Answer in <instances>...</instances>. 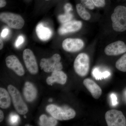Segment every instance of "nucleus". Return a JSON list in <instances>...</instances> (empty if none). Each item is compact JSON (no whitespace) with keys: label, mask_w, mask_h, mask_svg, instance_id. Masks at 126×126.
Segmentation results:
<instances>
[{"label":"nucleus","mask_w":126,"mask_h":126,"mask_svg":"<svg viewBox=\"0 0 126 126\" xmlns=\"http://www.w3.org/2000/svg\"><path fill=\"white\" fill-rule=\"evenodd\" d=\"M82 23L79 21H70L63 24L59 28L58 32L60 35L75 32L81 29Z\"/></svg>","instance_id":"12"},{"label":"nucleus","mask_w":126,"mask_h":126,"mask_svg":"<svg viewBox=\"0 0 126 126\" xmlns=\"http://www.w3.org/2000/svg\"><path fill=\"white\" fill-rule=\"evenodd\" d=\"M49 102H52V99H50L49 100Z\"/></svg>","instance_id":"33"},{"label":"nucleus","mask_w":126,"mask_h":126,"mask_svg":"<svg viewBox=\"0 0 126 126\" xmlns=\"http://www.w3.org/2000/svg\"><path fill=\"white\" fill-rule=\"evenodd\" d=\"M77 13L82 19L85 20H89L91 15L86 10V7L81 4H78L76 5Z\"/></svg>","instance_id":"19"},{"label":"nucleus","mask_w":126,"mask_h":126,"mask_svg":"<svg viewBox=\"0 0 126 126\" xmlns=\"http://www.w3.org/2000/svg\"><path fill=\"white\" fill-rule=\"evenodd\" d=\"M6 4V2L5 0H0V7L2 8L5 6Z\"/></svg>","instance_id":"30"},{"label":"nucleus","mask_w":126,"mask_h":126,"mask_svg":"<svg viewBox=\"0 0 126 126\" xmlns=\"http://www.w3.org/2000/svg\"><path fill=\"white\" fill-rule=\"evenodd\" d=\"M36 32L39 38L43 41L49 39L53 34L52 30L45 26L42 23H39L36 26Z\"/></svg>","instance_id":"16"},{"label":"nucleus","mask_w":126,"mask_h":126,"mask_svg":"<svg viewBox=\"0 0 126 126\" xmlns=\"http://www.w3.org/2000/svg\"><path fill=\"white\" fill-rule=\"evenodd\" d=\"M0 19L12 29L20 30L24 25V19L20 15L16 14L2 12L0 14Z\"/></svg>","instance_id":"6"},{"label":"nucleus","mask_w":126,"mask_h":126,"mask_svg":"<svg viewBox=\"0 0 126 126\" xmlns=\"http://www.w3.org/2000/svg\"><path fill=\"white\" fill-rule=\"evenodd\" d=\"M81 4L86 8L93 10L94 8V5L92 0H81Z\"/></svg>","instance_id":"23"},{"label":"nucleus","mask_w":126,"mask_h":126,"mask_svg":"<svg viewBox=\"0 0 126 126\" xmlns=\"http://www.w3.org/2000/svg\"><path fill=\"white\" fill-rule=\"evenodd\" d=\"M9 30L7 28H5L2 30L0 34V37L2 38H5L8 35L9 33Z\"/></svg>","instance_id":"27"},{"label":"nucleus","mask_w":126,"mask_h":126,"mask_svg":"<svg viewBox=\"0 0 126 126\" xmlns=\"http://www.w3.org/2000/svg\"><path fill=\"white\" fill-rule=\"evenodd\" d=\"M84 45L83 41L79 39H66L63 41L62 44L64 50L69 52L79 51L83 48Z\"/></svg>","instance_id":"10"},{"label":"nucleus","mask_w":126,"mask_h":126,"mask_svg":"<svg viewBox=\"0 0 126 126\" xmlns=\"http://www.w3.org/2000/svg\"><path fill=\"white\" fill-rule=\"evenodd\" d=\"M64 9L65 12H70V11L72 10V5L70 3H67L64 6Z\"/></svg>","instance_id":"29"},{"label":"nucleus","mask_w":126,"mask_h":126,"mask_svg":"<svg viewBox=\"0 0 126 126\" xmlns=\"http://www.w3.org/2000/svg\"><path fill=\"white\" fill-rule=\"evenodd\" d=\"M112 28L115 31L122 32L126 30V7L117 6L111 16Z\"/></svg>","instance_id":"2"},{"label":"nucleus","mask_w":126,"mask_h":126,"mask_svg":"<svg viewBox=\"0 0 126 126\" xmlns=\"http://www.w3.org/2000/svg\"><path fill=\"white\" fill-rule=\"evenodd\" d=\"M126 52V45L121 41L111 43L106 46L104 52L108 56H117Z\"/></svg>","instance_id":"9"},{"label":"nucleus","mask_w":126,"mask_h":126,"mask_svg":"<svg viewBox=\"0 0 126 126\" xmlns=\"http://www.w3.org/2000/svg\"><path fill=\"white\" fill-rule=\"evenodd\" d=\"M37 90L33 84L29 82H26L23 89V94L27 102H33L37 96Z\"/></svg>","instance_id":"14"},{"label":"nucleus","mask_w":126,"mask_h":126,"mask_svg":"<svg viewBox=\"0 0 126 126\" xmlns=\"http://www.w3.org/2000/svg\"><path fill=\"white\" fill-rule=\"evenodd\" d=\"M111 98L112 99V103L113 106H115L117 104V97L114 94H112L111 95Z\"/></svg>","instance_id":"28"},{"label":"nucleus","mask_w":126,"mask_h":126,"mask_svg":"<svg viewBox=\"0 0 126 126\" xmlns=\"http://www.w3.org/2000/svg\"><path fill=\"white\" fill-rule=\"evenodd\" d=\"M83 84L94 99H98L101 97L102 94L101 88L92 79H85L84 80Z\"/></svg>","instance_id":"13"},{"label":"nucleus","mask_w":126,"mask_h":126,"mask_svg":"<svg viewBox=\"0 0 126 126\" xmlns=\"http://www.w3.org/2000/svg\"><path fill=\"white\" fill-rule=\"evenodd\" d=\"M19 117L17 115L11 114L10 116V122L11 124H16L18 123Z\"/></svg>","instance_id":"24"},{"label":"nucleus","mask_w":126,"mask_h":126,"mask_svg":"<svg viewBox=\"0 0 126 126\" xmlns=\"http://www.w3.org/2000/svg\"><path fill=\"white\" fill-rule=\"evenodd\" d=\"M6 63L7 67L12 69L17 75L23 76L24 75L23 65L16 56L14 55L8 56L6 59Z\"/></svg>","instance_id":"11"},{"label":"nucleus","mask_w":126,"mask_h":126,"mask_svg":"<svg viewBox=\"0 0 126 126\" xmlns=\"http://www.w3.org/2000/svg\"><path fill=\"white\" fill-rule=\"evenodd\" d=\"M7 90L0 88V107L2 109H7L10 106L11 98Z\"/></svg>","instance_id":"17"},{"label":"nucleus","mask_w":126,"mask_h":126,"mask_svg":"<svg viewBox=\"0 0 126 126\" xmlns=\"http://www.w3.org/2000/svg\"><path fill=\"white\" fill-rule=\"evenodd\" d=\"M24 37L22 35H19L16 41L15 45V47L16 48H19L24 43Z\"/></svg>","instance_id":"26"},{"label":"nucleus","mask_w":126,"mask_h":126,"mask_svg":"<svg viewBox=\"0 0 126 126\" xmlns=\"http://www.w3.org/2000/svg\"><path fill=\"white\" fill-rule=\"evenodd\" d=\"M61 59L60 55L55 54L50 58L41 59L40 65L41 69L46 73H53L61 70L63 66L60 62Z\"/></svg>","instance_id":"4"},{"label":"nucleus","mask_w":126,"mask_h":126,"mask_svg":"<svg viewBox=\"0 0 126 126\" xmlns=\"http://www.w3.org/2000/svg\"><path fill=\"white\" fill-rule=\"evenodd\" d=\"M7 89L12 98L15 109L17 112L21 115L27 113L28 111V107L22 99L19 90L12 85H9Z\"/></svg>","instance_id":"3"},{"label":"nucleus","mask_w":126,"mask_h":126,"mask_svg":"<svg viewBox=\"0 0 126 126\" xmlns=\"http://www.w3.org/2000/svg\"><path fill=\"white\" fill-rule=\"evenodd\" d=\"M75 71L79 76L84 77L89 72L90 60L87 54L81 53L77 56L74 63Z\"/></svg>","instance_id":"5"},{"label":"nucleus","mask_w":126,"mask_h":126,"mask_svg":"<svg viewBox=\"0 0 126 126\" xmlns=\"http://www.w3.org/2000/svg\"><path fill=\"white\" fill-rule=\"evenodd\" d=\"M46 111L52 116L57 120L66 121L73 119L75 117V111L68 107H61L54 104H49L46 107Z\"/></svg>","instance_id":"1"},{"label":"nucleus","mask_w":126,"mask_h":126,"mask_svg":"<svg viewBox=\"0 0 126 126\" xmlns=\"http://www.w3.org/2000/svg\"><path fill=\"white\" fill-rule=\"evenodd\" d=\"M95 6L97 7H103L106 4L105 0H92Z\"/></svg>","instance_id":"25"},{"label":"nucleus","mask_w":126,"mask_h":126,"mask_svg":"<svg viewBox=\"0 0 126 126\" xmlns=\"http://www.w3.org/2000/svg\"><path fill=\"white\" fill-rule=\"evenodd\" d=\"M115 65L118 70L122 72H126V53L117 61Z\"/></svg>","instance_id":"20"},{"label":"nucleus","mask_w":126,"mask_h":126,"mask_svg":"<svg viewBox=\"0 0 126 126\" xmlns=\"http://www.w3.org/2000/svg\"><path fill=\"white\" fill-rule=\"evenodd\" d=\"M93 75L96 79H99L102 78H106L110 76V73L108 71H106L103 73L99 72L97 68H95L93 71Z\"/></svg>","instance_id":"21"},{"label":"nucleus","mask_w":126,"mask_h":126,"mask_svg":"<svg viewBox=\"0 0 126 126\" xmlns=\"http://www.w3.org/2000/svg\"><path fill=\"white\" fill-rule=\"evenodd\" d=\"M105 119L108 126H125L126 119L121 111L115 109L109 110L105 114Z\"/></svg>","instance_id":"7"},{"label":"nucleus","mask_w":126,"mask_h":126,"mask_svg":"<svg viewBox=\"0 0 126 126\" xmlns=\"http://www.w3.org/2000/svg\"><path fill=\"white\" fill-rule=\"evenodd\" d=\"M23 58L29 72L32 74H36L38 72V67L35 56L31 50L26 49L24 50Z\"/></svg>","instance_id":"8"},{"label":"nucleus","mask_w":126,"mask_h":126,"mask_svg":"<svg viewBox=\"0 0 126 126\" xmlns=\"http://www.w3.org/2000/svg\"><path fill=\"white\" fill-rule=\"evenodd\" d=\"M1 38L0 37V49H2L3 48V46H4V43H3V41L1 39Z\"/></svg>","instance_id":"32"},{"label":"nucleus","mask_w":126,"mask_h":126,"mask_svg":"<svg viewBox=\"0 0 126 126\" xmlns=\"http://www.w3.org/2000/svg\"><path fill=\"white\" fill-rule=\"evenodd\" d=\"M39 124L42 126H54L58 124L57 119L53 117H48L45 115H42L39 118Z\"/></svg>","instance_id":"18"},{"label":"nucleus","mask_w":126,"mask_h":126,"mask_svg":"<svg viewBox=\"0 0 126 126\" xmlns=\"http://www.w3.org/2000/svg\"><path fill=\"white\" fill-rule=\"evenodd\" d=\"M4 119V115L3 112L0 110V122H2Z\"/></svg>","instance_id":"31"},{"label":"nucleus","mask_w":126,"mask_h":126,"mask_svg":"<svg viewBox=\"0 0 126 126\" xmlns=\"http://www.w3.org/2000/svg\"><path fill=\"white\" fill-rule=\"evenodd\" d=\"M67 77L64 72L61 70L53 72L50 77L47 78L46 82L49 85H52L55 82L63 85L67 81Z\"/></svg>","instance_id":"15"},{"label":"nucleus","mask_w":126,"mask_h":126,"mask_svg":"<svg viewBox=\"0 0 126 126\" xmlns=\"http://www.w3.org/2000/svg\"><path fill=\"white\" fill-rule=\"evenodd\" d=\"M46 0V1H48V0Z\"/></svg>","instance_id":"34"},{"label":"nucleus","mask_w":126,"mask_h":126,"mask_svg":"<svg viewBox=\"0 0 126 126\" xmlns=\"http://www.w3.org/2000/svg\"><path fill=\"white\" fill-rule=\"evenodd\" d=\"M73 16L70 12H65L63 15H60L58 17V19L60 23H64L70 21L73 18Z\"/></svg>","instance_id":"22"}]
</instances>
